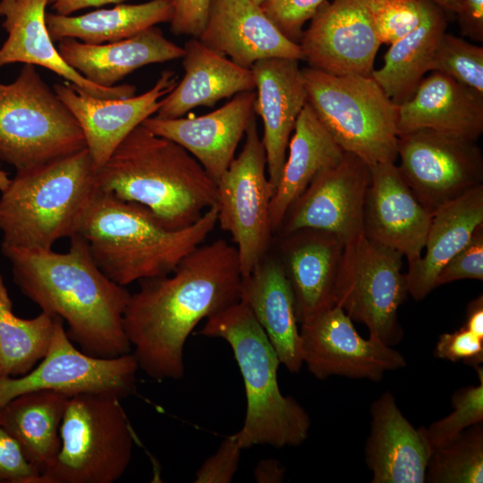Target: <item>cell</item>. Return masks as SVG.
Segmentation results:
<instances>
[{"label": "cell", "instance_id": "cell-1", "mask_svg": "<svg viewBox=\"0 0 483 483\" xmlns=\"http://www.w3.org/2000/svg\"><path fill=\"white\" fill-rule=\"evenodd\" d=\"M235 246L200 244L166 275L140 281L123 312V329L139 369L157 381L184 374L183 349L195 326L241 301Z\"/></svg>", "mask_w": 483, "mask_h": 483}, {"label": "cell", "instance_id": "cell-2", "mask_svg": "<svg viewBox=\"0 0 483 483\" xmlns=\"http://www.w3.org/2000/svg\"><path fill=\"white\" fill-rule=\"evenodd\" d=\"M70 240L64 253L3 244L1 250L21 293L65 322L68 337L80 351L97 358L130 353L123 329L130 292L97 267L81 236Z\"/></svg>", "mask_w": 483, "mask_h": 483}, {"label": "cell", "instance_id": "cell-3", "mask_svg": "<svg viewBox=\"0 0 483 483\" xmlns=\"http://www.w3.org/2000/svg\"><path fill=\"white\" fill-rule=\"evenodd\" d=\"M98 190L148 208L167 229L196 223L216 205V183L178 143L142 123L97 170Z\"/></svg>", "mask_w": 483, "mask_h": 483}, {"label": "cell", "instance_id": "cell-4", "mask_svg": "<svg viewBox=\"0 0 483 483\" xmlns=\"http://www.w3.org/2000/svg\"><path fill=\"white\" fill-rule=\"evenodd\" d=\"M217 207L191 225L165 228L146 207L100 190L81 218L78 233L97 267L113 282L127 286L166 275L215 229Z\"/></svg>", "mask_w": 483, "mask_h": 483}, {"label": "cell", "instance_id": "cell-5", "mask_svg": "<svg viewBox=\"0 0 483 483\" xmlns=\"http://www.w3.org/2000/svg\"><path fill=\"white\" fill-rule=\"evenodd\" d=\"M199 334L225 340L240 369L247 402L244 423L235 433L242 449L301 445L309 436V416L294 398L282 394L280 360L249 305L239 301L208 318Z\"/></svg>", "mask_w": 483, "mask_h": 483}, {"label": "cell", "instance_id": "cell-6", "mask_svg": "<svg viewBox=\"0 0 483 483\" xmlns=\"http://www.w3.org/2000/svg\"><path fill=\"white\" fill-rule=\"evenodd\" d=\"M98 191L97 169L87 148L16 171L0 197L3 245L52 250L71 238Z\"/></svg>", "mask_w": 483, "mask_h": 483}, {"label": "cell", "instance_id": "cell-7", "mask_svg": "<svg viewBox=\"0 0 483 483\" xmlns=\"http://www.w3.org/2000/svg\"><path fill=\"white\" fill-rule=\"evenodd\" d=\"M301 72L308 102L344 152L369 165L395 162L398 106L371 75H335L310 66Z\"/></svg>", "mask_w": 483, "mask_h": 483}, {"label": "cell", "instance_id": "cell-8", "mask_svg": "<svg viewBox=\"0 0 483 483\" xmlns=\"http://www.w3.org/2000/svg\"><path fill=\"white\" fill-rule=\"evenodd\" d=\"M59 434V452L38 483H113L130 464L134 433L112 394L70 396Z\"/></svg>", "mask_w": 483, "mask_h": 483}, {"label": "cell", "instance_id": "cell-9", "mask_svg": "<svg viewBox=\"0 0 483 483\" xmlns=\"http://www.w3.org/2000/svg\"><path fill=\"white\" fill-rule=\"evenodd\" d=\"M84 148L77 120L34 65L25 64L13 82L0 83V160L21 171Z\"/></svg>", "mask_w": 483, "mask_h": 483}, {"label": "cell", "instance_id": "cell-10", "mask_svg": "<svg viewBox=\"0 0 483 483\" xmlns=\"http://www.w3.org/2000/svg\"><path fill=\"white\" fill-rule=\"evenodd\" d=\"M216 183L217 223L232 236L245 277L268 253L274 234L269 215L274 190L255 115L247 127L242 151Z\"/></svg>", "mask_w": 483, "mask_h": 483}, {"label": "cell", "instance_id": "cell-11", "mask_svg": "<svg viewBox=\"0 0 483 483\" xmlns=\"http://www.w3.org/2000/svg\"><path fill=\"white\" fill-rule=\"evenodd\" d=\"M402 257L361 235L346 244L337 286L336 305L388 346L403 335L397 315L408 294Z\"/></svg>", "mask_w": 483, "mask_h": 483}, {"label": "cell", "instance_id": "cell-12", "mask_svg": "<svg viewBox=\"0 0 483 483\" xmlns=\"http://www.w3.org/2000/svg\"><path fill=\"white\" fill-rule=\"evenodd\" d=\"M138 363L132 353L97 358L78 350L58 318L47 352L40 363L20 377H0V408L14 397L50 390L72 396L107 393L124 399L136 393Z\"/></svg>", "mask_w": 483, "mask_h": 483}, {"label": "cell", "instance_id": "cell-13", "mask_svg": "<svg viewBox=\"0 0 483 483\" xmlns=\"http://www.w3.org/2000/svg\"><path fill=\"white\" fill-rule=\"evenodd\" d=\"M397 155L403 179L431 216L483 184V156L476 140L417 130L399 135Z\"/></svg>", "mask_w": 483, "mask_h": 483}, {"label": "cell", "instance_id": "cell-14", "mask_svg": "<svg viewBox=\"0 0 483 483\" xmlns=\"http://www.w3.org/2000/svg\"><path fill=\"white\" fill-rule=\"evenodd\" d=\"M300 325L302 361L318 379L343 376L380 381L386 372L406 366L392 346L360 336L337 305Z\"/></svg>", "mask_w": 483, "mask_h": 483}, {"label": "cell", "instance_id": "cell-15", "mask_svg": "<svg viewBox=\"0 0 483 483\" xmlns=\"http://www.w3.org/2000/svg\"><path fill=\"white\" fill-rule=\"evenodd\" d=\"M310 67L335 75L370 76L382 45L369 12V0L325 2L299 41Z\"/></svg>", "mask_w": 483, "mask_h": 483}, {"label": "cell", "instance_id": "cell-16", "mask_svg": "<svg viewBox=\"0 0 483 483\" xmlns=\"http://www.w3.org/2000/svg\"><path fill=\"white\" fill-rule=\"evenodd\" d=\"M369 167L344 152L335 166L319 173L288 208L277 233L314 228L336 234L345 244L363 235V210Z\"/></svg>", "mask_w": 483, "mask_h": 483}, {"label": "cell", "instance_id": "cell-17", "mask_svg": "<svg viewBox=\"0 0 483 483\" xmlns=\"http://www.w3.org/2000/svg\"><path fill=\"white\" fill-rule=\"evenodd\" d=\"M176 84V74L165 71L154 86L140 96L99 98L79 90L70 82L55 84L54 91L77 120L97 170L133 129L157 112L162 98Z\"/></svg>", "mask_w": 483, "mask_h": 483}, {"label": "cell", "instance_id": "cell-18", "mask_svg": "<svg viewBox=\"0 0 483 483\" xmlns=\"http://www.w3.org/2000/svg\"><path fill=\"white\" fill-rule=\"evenodd\" d=\"M346 244L336 234L301 228L281 234L278 259L290 283L299 324L336 305Z\"/></svg>", "mask_w": 483, "mask_h": 483}, {"label": "cell", "instance_id": "cell-19", "mask_svg": "<svg viewBox=\"0 0 483 483\" xmlns=\"http://www.w3.org/2000/svg\"><path fill=\"white\" fill-rule=\"evenodd\" d=\"M369 167L363 210V235L400 252L408 263L419 259L431 215L421 206L394 162Z\"/></svg>", "mask_w": 483, "mask_h": 483}, {"label": "cell", "instance_id": "cell-20", "mask_svg": "<svg viewBox=\"0 0 483 483\" xmlns=\"http://www.w3.org/2000/svg\"><path fill=\"white\" fill-rule=\"evenodd\" d=\"M255 91L239 93L223 106L199 116H150L142 124L191 154L216 182L234 158L236 148L255 115Z\"/></svg>", "mask_w": 483, "mask_h": 483}, {"label": "cell", "instance_id": "cell-21", "mask_svg": "<svg viewBox=\"0 0 483 483\" xmlns=\"http://www.w3.org/2000/svg\"><path fill=\"white\" fill-rule=\"evenodd\" d=\"M199 40L239 66L262 59L303 60L300 45L288 39L252 0H211Z\"/></svg>", "mask_w": 483, "mask_h": 483}, {"label": "cell", "instance_id": "cell-22", "mask_svg": "<svg viewBox=\"0 0 483 483\" xmlns=\"http://www.w3.org/2000/svg\"><path fill=\"white\" fill-rule=\"evenodd\" d=\"M250 69L255 79L254 110L263 122L261 141L268 180L275 192L290 138L308 96L299 60L267 58L257 61Z\"/></svg>", "mask_w": 483, "mask_h": 483}, {"label": "cell", "instance_id": "cell-23", "mask_svg": "<svg viewBox=\"0 0 483 483\" xmlns=\"http://www.w3.org/2000/svg\"><path fill=\"white\" fill-rule=\"evenodd\" d=\"M48 4L49 0H0V16L4 17L2 27L7 33L0 47V66L13 63L42 66L95 97L134 96L135 86L103 87L95 84L63 60L47 27L46 7Z\"/></svg>", "mask_w": 483, "mask_h": 483}, {"label": "cell", "instance_id": "cell-24", "mask_svg": "<svg viewBox=\"0 0 483 483\" xmlns=\"http://www.w3.org/2000/svg\"><path fill=\"white\" fill-rule=\"evenodd\" d=\"M365 460L372 483H424L432 453L426 428H415L385 391L370 408Z\"/></svg>", "mask_w": 483, "mask_h": 483}, {"label": "cell", "instance_id": "cell-25", "mask_svg": "<svg viewBox=\"0 0 483 483\" xmlns=\"http://www.w3.org/2000/svg\"><path fill=\"white\" fill-rule=\"evenodd\" d=\"M397 127L399 135L426 129L477 141L483 132V95L434 71L398 106Z\"/></svg>", "mask_w": 483, "mask_h": 483}, {"label": "cell", "instance_id": "cell-26", "mask_svg": "<svg viewBox=\"0 0 483 483\" xmlns=\"http://www.w3.org/2000/svg\"><path fill=\"white\" fill-rule=\"evenodd\" d=\"M241 301L249 305L275 349L280 363L291 373L303 365L295 301L276 256L268 253L242 277Z\"/></svg>", "mask_w": 483, "mask_h": 483}, {"label": "cell", "instance_id": "cell-27", "mask_svg": "<svg viewBox=\"0 0 483 483\" xmlns=\"http://www.w3.org/2000/svg\"><path fill=\"white\" fill-rule=\"evenodd\" d=\"M56 47L69 66L103 87L115 86L142 66L179 59L184 55V48L167 39L156 26L123 40L98 45L64 38Z\"/></svg>", "mask_w": 483, "mask_h": 483}, {"label": "cell", "instance_id": "cell-28", "mask_svg": "<svg viewBox=\"0 0 483 483\" xmlns=\"http://www.w3.org/2000/svg\"><path fill=\"white\" fill-rule=\"evenodd\" d=\"M180 82L161 100L159 118H178L199 106H213L218 101L255 89L251 69L239 66L192 38L184 46Z\"/></svg>", "mask_w": 483, "mask_h": 483}, {"label": "cell", "instance_id": "cell-29", "mask_svg": "<svg viewBox=\"0 0 483 483\" xmlns=\"http://www.w3.org/2000/svg\"><path fill=\"white\" fill-rule=\"evenodd\" d=\"M483 224V184L443 205L431 216L425 253L408 263L407 291L420 301L436 288L441 269L470 242Z\"/></svg>", "mask_w": 483, "mask_h": 483}, {"label": "cell", "instance_id": "cell-30", "mask_svg": "<svg viewBox=\"0 0 483 483\" xmlns=\"http://www.w3.org/2000/svg\"><path fill=\"white\" fill-rule=\"evenodd\" d=\"M280 181L271 199L269 215L276 233L293 201L321 172L336 165L344 151L336 144L309 102L302 108L289 140Z\"/></svg>", "mask_w": 483, "mask_h": 483}, {"label": "cell", "instance_id": "cell-31", "mask_svg": "<svg viewBox=\"0 0 483 483\" xmlns=\"http://www.w3.org/2000/svg\"><path fill=\"white\" fill-rule=\"evenodd\" d=\"M69 397L55 391H33L0 408V425L17 441L40 475L59 452V429Z\"/></svg>", "mask_w": 483, "mask_h": 483}, {"label": "cell", "instance_id": "cell-32", "mask_svg": "<svg viewBox=\"0 0 483 483\" xmlns=\"http://www.w3.org/2000/svg\"><path fill=\"white\" fill-rule=\"evenodd\" d=\"M171 0H150L142 4H119L79 16L47 13L46 23L53 41L74 38L98 45L131 38L156 24L170 21Z\"/></svg>", "mask_w": 483, "mask_h": 483}, {"label": "cell", "instance_id": "cell-33", "mask_svg": "<svg viewBox=\"0 0 483 483\" xmlns=\"http://www.w3.org/2000/svg\"><path fill=\"white\" fill-rule=\"evenodd\" d=\"M445 11L432 3L426 17L414 30L393 43L384 65L371 76L397 106L408 100L430 71L442 36L445 33Z\"/></svg>", "mask_w": 483, "mask_h": 483}, {"label": "cell", "instance_id": "cell-34", "mask_svg": "<svg viewBox=\"0 0 483 483\" xmlns=\"http://www.w3.org/2000/svg\"><path fill=\"white\" fill-rule=\"evenodd\" d=\"M58 317L42 311L21 318L0 275V377L23 376L47 352Z\"/></svg>", "mask_w": 483, "mask_h": 483}, {"label": "cell", "instance_id": "cell-35", "mask_svg": "<svg viewBox=\"0 0 483 483\" xmlns=\"http://www.w3.org/2000/svg\"><path fill=\"white\" fill-rule=\"evenodd\" d=\"M425 482L482 483L483 425L470 426L433 449Z\"/></svg>", "mask_w": 483, "mask_h": 483}, {"label": "cell", "instance_id": "cell-36", "mask_svg": "<svg viewBox=\"0 0 483 483\" xmlns=\"http://www.w3.org/2000/svg\"><path fill=\"white\" fill-rule=\"evenodd\" d=\"M430 71L446 74L483 95V47L445 33L436 47Z\"/></svg>", "mask_w": 483, "mask_h": 483}, {"label": "cell", "instance_id": "cell-37", "mask_svg": "<svg viewBox=\"0 0 483 483\" xmlns=\"http://www.w3.org/2000/svg\"><path fill=\"white\" fill-rule=\"evenodd\" d=\"M475 369L479 383L457 390L451 398L453 411L426 428L433 449L451 440L465 428L483 422V369L479 366Z\"/></svg>", "mask_w": 483, "mask_h": 483}, {"label": "cell", "instance_id": "cell-38", "mask_svg": "<svg viewBox=\"0 0 483 483\" xmlns=\"http://www.w3.org/2000/svg\"><path fill=\"white\" fill-rule=\"evenodd\" d=\"M430 0H369V12L381 44L398 41L422 22Z\"/></svg>", "mask_w": 483, "mask_h": 483}, {"label": "cell", "instance_id": "cell-39", "mask_svg": "<svg viewBox=\"0 0 483 483\" xmlns=\"http://www.w3.org/2000/svg\"><path fill=\"white\" fill-rule=\"evenodd\" d=\"M326 1L328 0H265L260 6L288 39L299 44L304 24Z\"/></svg>", "mask_w": 483, "mask_h": 483}, {"label": "cell", "instance_id": "cell-40", "mask_svg": "<svg viewBox=\"0 0 483 483\" xmlns=\"http://www.w3.org/2000/svg\"><path fill=\"white\" fill-rule=\"evenodd\" d=\"M463 279L483 280V224L476 228L468 244L441 269L436 287Z\"/></svg>", "mask_w": 483, "mask_h": 483}, {"label": "cell", "instance_id": "cell-41", "mask_svg": "<svg viewBox=\"0 0 483 483\" xmlns=\"http://www.w3.org/2000/svg\"><path fill=\"white\" fill-rule=\"evenodd\" d=\"M434 353L438 359L462 360L475 368L483 361V339L462 326L454 332L442 334Z\"/></svg>", "mask_w": 483, "mask_h": 483}, {"label": "cell", "instance_id": "cell-42", "mask_svg": "<svg viewBox=\"0 0 483 483\" xmlns=\"http://www.w3.org/2000/svg\"><path fill=\"white\" fill-rule=\"evenodd\" d=\"M242 450L235 434L227 436L199 469L194 482L230 483L237 471Z\"/></svg>", "mask_w": 483, "mask_h": 483}, {"label": "cell", "instance_id": "cell-43", "mask_svg": "<svg viewBox=\"0 0 483 483\" xmlns=\"http://www.w3.org/2000/svg\"><path fill=\"white\" fill-rule=\"evenodd\" d=\"M39 476L17 441L0 425V482L38 483Z\"/></svg>", "mask_w": 483, "mask_h": 483}, {"label": "cell", "instance_id": "cell-44", "mask_svg": "<svg viewBox=\"0 0 483 483\" xmlns=\"http://www.w3.org/2000/svg\"><path fill=\"white\" fill-rule=\"evenodd\" d=\"M173 14L170 30L177 36L199 38L209 13L211 0H171Z\"/></svg>", "mask_w": 483, "mask_h": 483}, {"label": "cell", "instance_id": "cell-45", "mask_svg": "<svg viewBox=\"0 0 483 483\" xmlns=\"http://www.w3.org/2000/svg\"><path fill=\"white\" fill-rule=\"evenodd\" d=\"M457 16L462 33L482 41L483 0H462V10Z\"/></svg>", "mask_w": 483, "mask_h": 483}, {"label": "cell", "instance_id": "cell-46", "mask_svg": "<svg viewBox=\"0 0 483 483\" xmlns=\"http://www.w3.org/2000/svg\"><path fill=\"white\" fill-rule=\"evenodd\" d=\"M285 474L284 466L273 458L262 459L254 469L253 476L258 483H280Z\"/></svg>", "mask_w": 483, "mask_h": 483}, {"label": "cell", "instance_id": "cell-47", "mask_svg": "<svg viewBox=\"0 0 483 483\" xmlns=\"http://www.w3.org/2000/svg\"><path fill=\"white\" fill-rule=\"evenodd\" d=\"M127 0H49L55 13L70 15L80 9L97 7L109 4H122Z\"/></svg>", "mask_w": 483, "mask_h": 483}, {"label": "cell", "instance_id": "cell-48", "mask_svg": "<svg viewBox=\"0 0 483 483\" xmlns=\"http://www.w3.org/2000/svg\"><path fill=\"white\" fill-rule=\"evenodd\" d=\"M470 332L483 339V295L472 300L467 306L463 325Z\"/></svg>", "mask_w": 483, "mask_h": 483}, {"label": "cell", "instance_id": "cell-49", "mask_svg": "<svg viewBox=\"0 0 483 483\" xmlns=\"http://www.w3.org/2000/svg\"><path fill=\"white\" fill-rule=\"evenodd\" d=\"M430 1L438 4L445 12H450L457 15L462 10V0H430Z\"/></svg>", "mask_w": 483, "mask_h": 483}, {"label": "cell", "instance_id": "cell-50", "mask_svg": "<svg viewBox=\"0 0 483 483\" xmlns=\"http://www.w3.org/2000/svg\"><path fill=\"white\" fill-rule=\"evenodd\" d=\"M10 178L8 177V174L1 168L0 165V191H4L10 182Z\"/></svg>", "mask_w": 483, "mask_h": 483}, {"label": "cell", "instance_id": "cell-51", "mask_svg": "<svg viewBox=\"0 0 483 483\" xmlns=\"http://www.w3.org/2000/svg\"><path fill=\"white\" fill-rule=\"evenodd\" d=\"M257 4L260 5L265 0H252Z\"/></svg>", "mask_w": 483, "mask_h": 483}]
</instances>
